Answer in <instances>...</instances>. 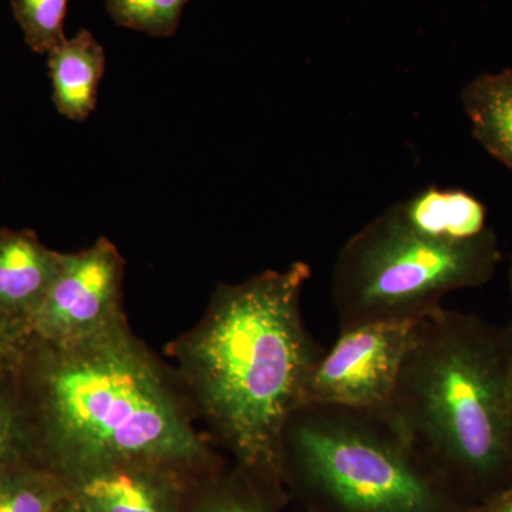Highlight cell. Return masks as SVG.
<instances>
[{"mask_svg": "<svg viewBox=\"0 0 512 512\" xmlns=\"http://www.w3.org/2000/svg\"><path fill=\"white\" fill-rule=\"evenodd\" d=\"M16 379L33 458L69 483L123 463L214 467L180 387L127 318L76 342L32 338Z\"/></svg>", "mask_w": 512, "mask_h": 512, "instance_id": "cell-1", "label": "cell"}, {"mask_svg": "<svg viewBox=\"0 0 512 512\" xmlns=\"http://www.w3.org/2000/svg\"><path fill=\"white\" fill-rule=\"evenodd\" d=\"M59 255L29 229L0 231V315L29 322L55 278Z\"/></svg>", "mask_w": 512, "mask_h": 512, "instance_id": "cell-9", "label": "cell"}, {"mask_svg": "<svg viewBox=\"0 0 512 512\" xmlns=\"http://www.w3.org/2000/svg\"><path fill=\"white\" fill-rule=\"evenodd\" d=\"M188 0H107L110 18L121 28L154 37L177 32Z\"/></svg>", "mask_w": 512, "mask_h": 512, "instance_id": "cell-17", "label": "cell"}, {"mask_svg": "<svg viewBox=\"0 0 512 512\" xmlns=\"http://www.w3.org/2000/svg\"><path fill=\"white\" fill-rule=\"evenodd\" d=\"M500 261L493 229L441 241L410 227L394 204L339 251L332 272L339 330L419 323L443 309L448 293L487 284Z\"/></svg>", "mask_w": 512, "mask_h": 512, "instance_id": "cell-5", "label": "cell"}, {"mask_svg": "<svg viewBox=\"0 0 512 512\" xmlns=\"http://www.w3.org/2000/svg\"><path fill=\"white\" fill-rule=\"evenodd\" d=\"M397 207L410 227L441 241H468L491 228L484 205L466 191L429 187Z\"/></svg>", "mask_w": 512, "mask_h": 512, "instance_id": "cell-11", "label": "cell"}, {"mask_svg": "<svg viewBox=\"0 0 512 512\" xmlns=\"http://www.w3.org/2000/svg\"><path fill=\"white\" fill-rule=\"evenodd\" d=\"M124 265L119 249L104 237L82 251L60 252L55 278L29 320L33 338L76 342L126 318Z\"/></svg>", "mask_w": 512, "mask_h": 512, "instance_id": "cell-6", "label": "cell"}, {"mask_svg": "<svg viewBox=\"0 0 512 512\" xmlns=\"http://www.w3.org/2000/svg\"><path fill=\"white\" fill-rule=\"evenodd\" d=\"M284 498V487L259 480L237 466L229 476L208 485L195 512H275Z\"/></svg>", "mask_w": 512, "mask_h": 512, "instance_id": "cell-14", "label": "cell"}, {"mask_svg": "<svg viewBox=\"0 0 512 512\" xmlns=\"http://www.w3.org/2000/svg\"><path fill=\"white\" fill-rule=\"evenodd\" d=\"M32 338L29 322L0 315V372L19 365Z\"/></svg>", "mask_w": 512, "mask_h": 512, "instance_id": "cell-18", "label": "cell"}, {"mask_svg": "<svg viewBox=\"0 0 512 512\" xmlns=\"http://www.w3.org/2000/svg\"><path fill=\"white\" fill-rule=\"evenodd\" d=\"M468 512H512V483L487 500L471 505Z\"/></svg>", "mask_w": 512, "mask_h": 512, "instance_id": "cell-19", "label": "cell"}, {"mask_svg": "<svg viewBox=\"0 0 512 512\" xmlns=\"http://www.w3.org/2000/svg\"><path fill=\"white\" fill-rule=\"evenodd\" d=\"M384 413L471 505L512 483V322L420 320Z\"/></svg>", "mask_w": 512, "mask_h": 512, "instance_id": "cell-3", "label": "cell"}, {"mask_svg": "<svg viewBox=\"0 0 512 512\" xmlns=\"http://www.w3.org/2000/svg\"><path fill=\"white\" fill-rule=\"evenodd\" d=\"M414 325H366L339 330L306 383L303 404L383 412L392 397Z\"/></svg>", "mask_w": 512, "mask_h": 512, "instance_id": "cell-7", "label": "cell"}, {"mask_svg": "<svg viewBox=\"0 0 512 512\" xmlns=\"http://www.w3.org/2000/svg\"><path fill=\"white\" fill-rule=\"evenodd\" d=\"M510 289H511V298H512V264L510 269Z\"/></svg>", "mask_w": 512, "mask_h": 512, "instance_id": "cell-21", "label": "cell"}, {"mask_svg": "<svg viewBox=\"0 0 512 512\" xmlns=\"http://www.w3.org/2000/svg\"><path fill=\"white\" fill-rule=\"evenodd\" d=\"M33 458L32 437L15 369L0 372V470Z\"/></svg>", "mask_w": 512, "mask_h": 512, "instance_id": "cell-15", "label": "cell"}, {"mask_svg": "<svg viewBox=\"0 0 512 512\" xmlns=\"http://www.w3.org/2000/svg\"><path fill=\"white\" fill-rule=\"evenodd\" d=\"M57 512H92L90 510H87L86 507L82 503H79V501L76 500V498H72V500L67 501L66 504L63 505L62 508H60Z\"/></svg>", "mask_w": 512, "mask_h": 512, "instance_id": "cell-20", "label": "cell"}, {"mask_svg": "<svg viewBox=\"0 0 512 512\" xmlns=\"http://www.w3.org/2000/svg\"><path fill=\"white\" fill-rule=\"evenodd\" d=\"M72 498L69 481L35 458L0 470V512H57Z\"/></svg>", "mask_w": 512, "mask_h": 512, "instance_id": "cell-13", "label": "cell"}, {"mask_svg": "<svg viewBox=\"0 0 512 512\" xmlns=\"http://www.w3.org/2000/svg\"><path fill=\"white\" fill-rule=\"evenodd\" d=\"M473 136L495 160L512 171V67L484 73L461 92Z\"/></svg>", "mask_w": 512, "mask_h": 512, "instance_id": "cell-12", "label": "cell"}, {"mask_svg": "<svg viewBox=\"0 0 512 512\" xmlns=\"http://www.w3.org/2000/svg\"><path fill=\"white\" fill-rule=\"evenodd\" d=\"M10 5L33 52L47 56L66 39L64 20L69 0H10Z\"/></svg>", "mask_w": 512, "mask_h": 512, "instance_id": "cell-16", "label": "cell"}, {"mask_svg": "<svg viewBox=\"0 0 512 512\" xmlns=\"http://www.w3.org/2000/svg\"><path fill=\"white\" fill-rule=\"evenodd\" d=\"M177 471L146 463L101 468L70 483L73 497L92 512H180Z\"/></svg>", "mask_w": 512, "mask_h": 512, "instance_id": "cell-8", "label": "cell"}, {"mask_svg": "<svg viewBox=\"0 0 512 512\" xmlns=\"http://www.w3.org/2000/svg\"><path fill=\"white\" fill-rule=\"evenodd\" d=\"M306 262L221 284L194 329L171 345L194 409L237 466L284 487L282 437L303 406L306 383L325 350L302 316Z\"/></svg>", "mask_w": 512, "mask_h": 512, "instance_id": "cell-2", "label": "cell"}, {"mask_svg": "<svg viewBox=\"0 0 512 512\" xmlns=\"http://www.w3.org/2000/svg\"><path fill=\"white\" fill-rule=\"evenodd\" d=\"M53 103L66 119L84 121L97 106L106 53L90 30L66 37L47 55Z\"/></svg>", "mask_w": 512, "mask_h": 512, "instance_id": "cell-10", "label": "cell"}, {"mask_svg": "<svg viewBox=\"0 0 512 512\" xmlns=\"http://www.w3.org/2000/svg\"><path fill=\"white\" fill-rule=\"evenodd\" d=\"M284 485L308 512H468L383 412L303 404L282 437Z\"/></svg>", "mask_w": 512, "mask_h": 512, "instance_id": "cell-4", "label": "cell"}]
</instances>
